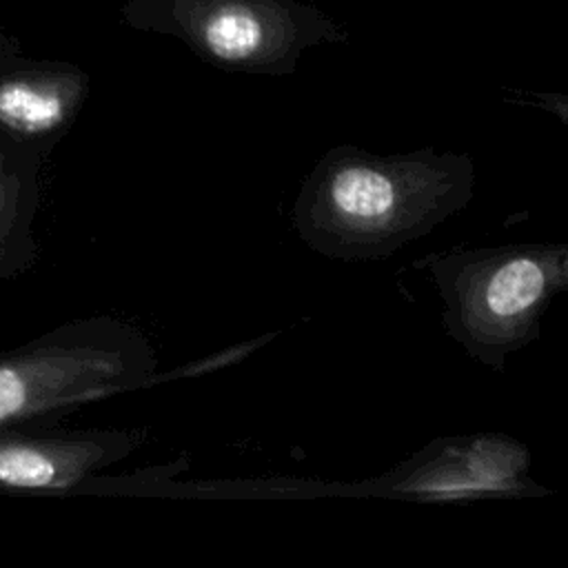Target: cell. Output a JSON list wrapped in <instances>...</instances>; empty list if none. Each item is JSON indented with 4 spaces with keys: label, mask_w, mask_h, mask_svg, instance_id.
<instances>
[{
    "label": "cell",
    "mask_w": 568,
    "mask_h": 568,
    "mask_svg": "<svg viewBox=\"0 0 568 568\" xmlns=\"http://www.w3.org/2000/svg\"><path fill=\"white\" fill-rule=\"evenodd\" d=\"M80 91L75 78L7 80L0 84V122L27 135L55 131L71 118Z\"/></svg>",
    "instance_id": "7"
},
{
    "label": "cell",
    "mask_w": 568,
    "mask_h": 568,
    "mask_svg": "<svg viewBox=\"0 0 568 568\" xmlns=\"http://www.w3.org/2000/svg\"><path fill=\"white\" fill-rule=\"evenodd\" d=\"M195 44L215 62L229 67H271L282 53L277 29L251 4L220 2L193 29Z\"/></svg>",
    "instance_id": "6"
},
{
    "label": "cell",
    "mask_w": 568,
    "mask_h": 568,
    "mask_svg": "<svg viewBox=\"0 0 568 568\" xmlns=\"http://www.w3.org/2000/svg\"><path fill=\"white\" fill-rule=\"evenodd\" d=\"M475 180L466 153L377 155L339 144L302 182L291 222L297 237L324 257L379 260L466 209Z\"/></svg>",
    "instance_id": "1"
},
{
    "label": "cell",
    "mask_w": 568,
    "mask_h": 568,
    "mask_svg": "<svg viewBox=\"0 0 568 568\" xmlns=\"http://www.w3.org/2000/svg\"><path fill=\"white\" fill-rule=\"evenodd\" d=\"M144 437V428H133L44 442H9L0 446V484L64 490L84 481L93 470L129 457Z\"/></svg>",
    "instance_id": "5"
},
{
    "label": "cell",
    "mask_w": 568,
    "mask_h": 568,
    "mask_svg": "<svg viewBox=\"0 0 568 568\" xmlns=\"http://www.w3.org/2000/svg\"><path fill=\"white\" fill-rule=\"evenodd\" d=\"M22 182L7 169L0 155V268L7 266L9 251L13 248L11 244L22 217Z\"/></svg>",
    "instance_id": "8"
},
{
    "label": "cell",
    "mask_w": 568,
    "mask_h": 568,
    "mask_svg": "<svg viewBox=\"0 0 568 568\" xmlns=\"http://www.w3.org/2000/svg\"><path fill=\"white\" fill-rule=\"evenodd\" d=\"M413 266L433 275L448 337L493 371L539 337L544 313L568 288L564 242L450 248Z\"/></svg>",
    "instance_id": "2"
},
{
    "label": "cell",
    "mask_w": 568,
    "mask_h": 568,
    "mask_svg": "<svg viewBox=\"0 0 568 568\" xmlns=\"http://www.w3.org/2000/svg\"><path fill=\"white\" fill-rule=\"evenodd\" d=\"M158 384V353L131 324L98 320L0 362V424Z\"/></svg>",
    "instance_id": "3"
},
{
    "label": "cell",
    "mask_w": 568,
    "mask_h": 568,
    "mask_svg": "<svg viewBox=\"0 0 568 568\" xmlns=\"http://www.w3.org/2000/svg\"><path fill=\"white\" fill-rule=\"evenodd\" d=\"M530 466V450L504 433L439 437L384 475L339 484V495L439 504L548 495Z\"/></svg>",
    "instance_id": "4"
}]
</instances>
